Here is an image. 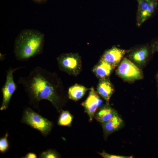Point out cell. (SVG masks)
I'll return each mask as SVG.
<instances>
[{
    "label": "cell",
    "mask_w": 158,
    "mask_h": 158,
    "mask_svg": "<svg viewBox=\"0 0 158 158\" xmlns=\"http://www.w3.org/2000/svg\"><path fill=\"white\" fill-rule=\"evenodd\" d=\"M23 87L30 104L38 107L43 100L49 101L58 111L66 101L64 85L60 78L55 72L37 66L26 76H21L18 80Z\"/></svg>",
    "instance_id": "obj_1"
},
{
    "label": "cell",
    "mask_w": 158,
    "mask_h": 158,
    "mask_svg": "<svg viewBox=\"0 0 158 158\" xmlns=\"http://www.w3.org/2000/svg\"><path fill=\"white\" fill-rule=\"evenodd\" d=\"M44 42V35L39 30L32 29L22 30L14 43L13 53L16 59L19 61H27L41 54Z\"/></svg>",
    "instance_id": "obj_2"
},
{
    "label": "cell",
    "mask_w": 158,
    "mask_h": 158,
    "mask_svg": "<svg viewBox=\"0 0 158 158\" xmlns=\"http://www.w3.org/2000/svg\"><path fill=\"white\" fill-rule=\"evenodd\" d=\"M22 122L36 129L43 135H47L52 127V123L35 112L30 108L24 110Z\"/></svg>",
    "instance_id": "obj_3"
},
{
    "label": "cell",
    "mask_w": 158,
    "mask_h": 158,
    "mask_svg": "<svg viewBox=\"0 0 158 158\" xmlns=\"http://www.w3.org/2000/svg\"><path fill=\"white\" fill-rule=\"evenodd\" d=\"M57 61L60 70L69 75L76 76L81 71V59L77 54H62L57 58Z\"/></svg>",
    "instance_id": "obj_4"
},
{
    "label": "cell",
    "mask_w": 158,
    "mask_h": 158,
    "mask_svg": "<svg viewBox=\"0 0 158 158\" xmlns=\"http://www.w3.org/2000/svg\"><path fill=\"white\" fill-rule=\"evenodd\" d=\"M24 67L13 68L10 67L6 71V81L1 90L2 101L0 108L1 110H6L8 108L12 96L17 90V86L14 80L13 73L17 70Z\"/></svg>",
    "instance_id": "obj_5"
},
{
    "label": "cell",
    "mask_w": 158,
    "mask_h": 158,
    "mask_svg": "<svg viewBox=\"0 0 158 158\" xmlns=\"http://www.w3.org/2000/svg\"><path fill=\"white\" fill-rule=\"evenodd\" d=\"M117 72L123 78L130 80L140 79L142 75L140 69L126 58L123 59L118 67Z\"/></svg>",
    "instance_id": "obj_6"
},
{
    "label": "cell",
    "mask_w": 158,
    "mask_h": 158,
    "mask_svg": "<svg viewBox=\"0 0 158 158\" xmlns=\"http://www.w3.org/2000/svg\"><path fill=\"white\" fill-rule=\"evenodd\" d=\"M137 15V25L140 26L149 18L157 8L158 0H141L138 2Z\"/></svg>",
    "instance_id": "obj_7"
},
{
    "label": "cell",
    "mask_w": 158,
    "mask_h": 158,
    "mask_svg": "<svg viewBox=\"0 0 158 158\" xmlns=\"http://www.w3.org/2000/svg\"><path fill=\"white\" fill-rule=\"evenodd\" d=\"M102 102L97 92L93 88H91L87 97L82 104L85 109V112L89 117L90 121L91 122L92 120L95 116V113Z\"/></svg>",
    "instance_id": "obj_8"
},
{
    "label": "cell",
    "mask_w": 158,
    "mask_h": 158,
    "mask_svg": "<svg viewBox=\"0 0 158 158\" xmlns=\"http://www.w3.org/2000/svg\"><path fill=\"white\" fill-rule=\"evenodd\" d=\"M126 52V50L114 47L106 51L101 59L110 63L114 68L120 62Z\"/></svg>",
    "instance_id": "obj_9"
},
{
    "label": "cell",
    "mask_w": 158,
    "mask_h": 158,
    "mask_svg": "<svg viewBox=\"0 0 158 158\" xmlns=\"http://www.w3.org/2000/svg\"><path fill=\"white\" fill-rule=\"evenodd\" d=\"M123 124V120L118 114L108 121L102 123V127L105 136H107L120 129Z\"/></svg>",
    "instance_id": "obj_10"
},
{
    "label": "cell",
    "mask_w": 158,
    "mask_h": 158,
    "mask_svg": "<svg viewBox=\"0 0 158 158\" xmlns=\"http://www.w3.org/2000/svg\"><path fill=\"white\" fill-rule=\"evenodd\" d=\"M97 93L109 103L110 98L114 91V88L110 82L105 79H101L97 87Z\"/></svg>",
    "instance_id": "obj_11"
},
{
    "label": "cell",
    "mask_w": 158,
    "mask_h": 158,
    "mask_svg": "<svg viewBox=\"0 0 158 158\" xmlns=\"http://www.w3.org/2000/svg\"><path fill=\"white\" fill-rule=\"evenodd\" d=\"M114 68L111 64L101 59L93 71L97 77L101 79H103L109 75Z\"/></svg>",
    "instance_id": "obj_12"
},
{
    "label": "cell",
    "mask_w": 158,
    "mask_h": 158,
    "mask_svg": "<svg viewBox=\"0 0 158 158\" xmlns=\"http://www.w3.org/2000/svg\"><path fill=\"white\" fill-rule=\"evenodd\" d=\"M117 114L115 110L109 106V103H107L97 113L95 118L97 121L102 124L108 121Z\"/></svg>",
    "instance_id": "obj_13"
},
{
    "label": "cell",
    "mask_w": 158,
    "mask_h": 158,
    "mask_svg": "<svg viewBox=\"0 0 158 158\" xmlns=\"http://www.w3.org/2000/svg\"><path fill=\"white\" fill-rule=\"evenodd\" d=\"M90 89L83 86L76 84L69 88L68 91V98L74 101H78L84 96L87 90Z\"/></svg>",
    "instance_id": "obj_14"
},
{
    "label": "cell",
    "mask_w": 158,
    "mask_h": 158,
    "mask_svg": "<svg viewBox=\"0 0 158 158\" xmlns=\"http://www.w3.org/2000/svg\"><path fill=\"white\" fill-rule=\"evenodd\" d=\"M148 55V51L146 47L141 48L134 51L132 54L133 60L140 64L144 62Z\"/></svg>",
    "instance_id": "obj_15"
},
{
    "label": "cell",
    "mask_w": 158,
    "mask_h": 158,
    "mask_svg": "<svg viewBox=\"0 0 158 158\" xmlns=\"http://www.w3.org/2000/svg\"><path fill=\"white\" fill-rule=\"evenodd\" d=\"M73 117L70 113L67 111H62L59 117L58 125L64 126H70Z\"/></svg>",
    "instance_id": "obj_16"
},
{
    "label": "cell",
    "mask_w": 158,
    "mask_h": 158,
    "mask_svg": "<svg viewBox=\"0 0 158 158\" xmlns=\"http://www.w3.org/2000/svg\"><path fill=\"white\" fill-rule=\"evenodd\" d=\"M8 133H6L4 136L0 140V151L2 153L5 152L8 147V144L7 138Z\"/></svg>",
    "instance_id": "obj_17"
},
{
    "label": "cell",
    "mask_w": 158,
    "mask_h": 158,
    "mask_svg": "<svg viewBox=\"0 0 158 158\" xmlns=\"http://www.w3.org/2000/svg\"><path fill=\"white\" fill-rule=\"evenodd\" d=\"M41 157L43 158H57L59 156L57 153L53 150H48L42 152Z\"/></svg>",
    "instance_id": "obj_18"
},
{
    "label": "cell",
    "mask_w": 158,
    "mask_h": 158,
    "mask_svg": "<svg viewBox=\"0 0 158 158\" xmlns=\"http://www.w3.org/2000/svg\"><path fill=\"white\" fill-rule=\"evenodd\" d=\"M99 154L102 157L104 158H131L132 156H126L111 154L103 152Z\"/></svg>",
    "instance_id": "obj_19"
},
{
    "label": "cell",
    "mask_w": 158,
    "mask_h": 158,
    "mask_svg": "<svg viewBox=\"0 0 158 158\" xmlns=\"http://www.w3.org/2000/svg\"><path fill=\"white\" fill-rule=\"evenodd\" d=\"M151 50L153 53L158 51V40L152 44L151 45Z\"/></svg>",
    "instance_id": "obj_20"
},
{
    "label": "cell",
    "mask_w": 158,
    "mask_h": 158,
    "mask_svg": "<svg viewBox=\"0 0 158 158\" xmlns=\"http://www.w3.org/2000/svg\"><path fill=\"white\" fill-rule=\"evenodd\" d=\"M26 158H36L37 157L36 154L33 153H29L26 154L25 157Z\"/></svg>",
    "instance_id": "obj_21"
},
{
    "label": "cell",
    "mask_w": 158,
    "mask_h": 158,
    "mask_svg": "<svg viewBox=\"0 0 158 158\" xmlns=\"http://www.w3.org/2000/svg\"><path fill=\"white\" fill-rule=\"evenodd\" d=\"M34 1L38 4H42L45 2L46 0H32Z\"/></svg>",
    "instance_id": "obj_22"
},
{
    "label": "cell",
    "mask_w": 158,
    "mask_h": 158,
    "mask_svg": "<svg viewBox=\"0 0 158 158\" xmlns=\"http://www.w3.org/2000/svg\"><path fill=\"white\" fill-rule=\"evenodd\" d=\"M156 77H157V84L158 92V73Z\"/></svg>",
    "instance_id": "obj_23"
},
{
    "label": "cell",
    "mask_w": 158,
    "mask_h": 158,
    "mask_svg": "<svg viewBox=\"0 0 158 158\" xmlns=\"http://www.w3.org/2000/svg\"><path fill=\"white\" fill-rule=\"evenodd\" d=\"M141 0H137V1H138V2H139L140 1H141Z\"/></svg>",
    "instance_id": "obj_24"
}]
</instances>
